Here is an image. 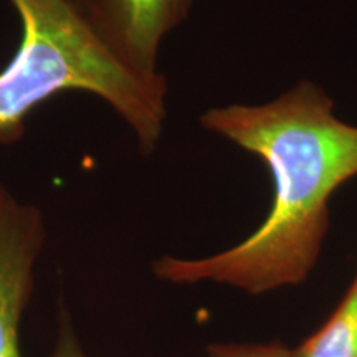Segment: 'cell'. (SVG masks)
<instances>
[{"label":"cell","instance_id":"obj_2","mask_svg":"<svg viewBox=\"0 0 357 357\" xmlns=\"http://www.w3.org/2000/svg\"><path fill=\"white\" fill-rule=\"evenodd\" d=\"M20 17L15 55L0 70V141L24 132L37 106L63 91L105 101L126 123L144 155L158 147L166 121L164 75H141L111 52L77 0H10Z\"/></svg>","mask_w":357,"mask_h":357},{"label":"cell","instance_id":"obj_6","mask_svg":"<svg viewBox=\"0 0 357 357\" xmlns=\"http://www.w3.org/2000/svg\"><path fill=\"white\" fill-rule=\"evenodd\" d=\"M207 357H296L294 349L281 342L243 344V342H213L207 346Z\"/></svg>","mask_w":357,"mask_h":357},{"label":"cell","instance_id":"obj_3","mask_svg":"<svg viewBox=\"0 0 357 357\" xmlns=\"http://www.w3.org/2000/svg\"><path fill=\"white\" fill-rule=\"evenodd\" d=\"M47 240L43 213L0 182V357H22L20 324Z\"/></svg>","mask_w":357,"mask_h":357},{"label":"cell","instance_id":"obj_1","mask_svg":"<svg viewBox=\"0 0 357 357\" xmlns=\"http://www.w3.org/2000/svg\"><path fill=\"white\" fill-rule=\"evenodd\" d=\"M204 129L260 158L273 177L265 220L243 242L205 258L160 257L155 278L204 281L263 294L305 281L329 227V200L357 176V126L334 114V101L311 82L265 105H229L199 118Z\"/></svg>","mask_w":357,"mask_h":357},{"label":"cell","instance_id":"obj_8","mask_svg":"<svg viewBox=\"0 0 357 357\" xmlns=\"http://www.w3.org/2000/svg\"><path fill=\"white\" fill-rule=\"evenodd\" d=\"M77 2H79V3H83L84 7H89V0H77Z\"/></svg>","mask_w":357,"mask_h":357},{"label":"cell","instance_id":"obj_5","mask_svg":"<svg viewBox=\"0 0 357 357\" xmlns=\"http://www.w3.org/2000/svg\"><path fill=\"white\" fill-rule=\"evenodd\" d=\"M296 357H357V273L321 328L294 349Z\"/></svg>","mask_w":357,"mask_h":357},{"label":"cell","instance_id":"obj_4","mask_svg":"<svg viewBox=\"0 0 357 357\" xmlns=\"http://www.w3.org/2000/svg\"><path fill=\"white\" fill-rule=\"evenodd\" d=\"M195 0H89L88 17L123 63L147 77L158 68L164 38L184 22Z\"/></svg>","mask_w":357,"mask_h":357},{"label":"cell","instance_id":"obj_7","mask_svg":"<svg viewBox=\"0 0 357 357\" xmlns=\"http://www.w3.org/2000/svg\"><path fill=\"white\" fill-rule=\"evenodd\" d=\"M50 357H86L82 342L78 339V334L65 311H61L60 314L56 342Z\"/></svg>","mask_w":357,"mask_h":357}]
</instances>
